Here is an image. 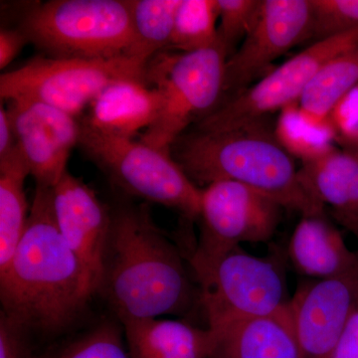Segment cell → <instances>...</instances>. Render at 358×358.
I'll list each match as a JSON object with an SVG mask.
<instances>
[{
  "mask_svg": "<svg viewBox=\"0 0 358 358\" xmlns=\"http://www.w3.org/2000/svg\"><path fill=\"white\" fill-rule=\"evenodd\" d=\"M110 208L98 293L120 322L187 315L200 308L187 257L155 224L148 205L121 202Z\"/></svg>",
  "mask_w": 358,
  "mask_h": 358,
  "instance_id": "obj_1",
  "label": "cell"
},
{
  "mask_svg": "<svg viewBox=\"0 0 358 358\" xmlns=\"http://www.w3.org/2000/svg\"><path fill=\"white\" fill-rule=\"evenodd\" d=\"M96 293L88 271L58 229L53 188L36 185L24 233L0 271L1 313L25 333H58Z\"/></svg>",
  "mask_w": 358,
  "mask_h": 358,
  "instance_id": "obj_2",
  "label": "cell"
},
{
  "mask_svg": "<svg viewBox=\"0 0 358 358\" xmlns=\"http://www.w3.org/2000/svg\"><path fill=\"white\" fill-rule=\"evenodd\" d=\"M169 152L199 188L234 181L301 216L324 213V207L303 189L294 157L277 140L268 119L218 133L188 129Z\"/></svg>",
  "mask_w": 358,
  "mask_h": 358,
  "instance_id": "obj_3",
  "label": "cell"
},
{
  "mask_svg": "<svg viewBox=\"0 0 358 358\" xmlns=\"http://www.w3.org/2000/svg\"><path fill=\"white\" fill-rule=\"evenodd\" d=\"M20 27L50 57L133 56L131 0H50L28 9Z\"/></svg>",
  "mask_w": 358,
  "mask_h": 358,
  "instance_id": "obj_4",
  "label": "cell"
},
{
  "mask_svg": "<svg viewBox=\"0 0 358 358\" xmlns=\"http://www.w3.org/2000/svg\"><path fill=\"white\" fill-rule=\"evenodd\" d=\"M227 52L220 42L192 52L157 54L148 61L145 83L157 89L159 114L141 141L159 150L169 148L203 117L219 107L223 98Z\"/></svg>",
  "mask_w": 358,
  "mask_h": 358,
  "instance_id": "obj_5",
  "label": "cell"
},
{
  "mask_svg": "<svg viewBox=\"0 0 358 358\" xmlns=\"http://www.w3.org/2000/svg\"><path fill=\"white\" fill-rule=\"evenodd\" d=\"M79 147L127 194L178 211L185 225L199 219L201 188L171 152L141 140L102 133L84 121Z\"/></svg>",
  "mask_w": 358,
  "mask_h": 358,
  "instance_id": "obj_6",
  "label": "cell"
},
{
  "mask_svg": "<svg viewBox=\"0 0 358 358\" xmlns=\"http://www.w3.org/2000/svg\"><path fill=\"white\" fill-rule=\"evenodd\" d=\"M193 275L208 329L271 317L288 310L291 303L286 268L277 251L258 257L238 247Z\"/></svg>",
  "mask_w": 358,
  "mask_h": 358,
  "instance_id": "obj_7",
  "label": "cell"
},
{
  "mask_svg": "<svg viewBox=\"0 0 358 358\" xmlns=\"http://www.w3.org/2000/svg\"><path fill=\"white\" fill-rule=\"evenodd\" d=\"M147 65L129 55L106 59L36 56L0 76V96L7 102L46 103L78 119L110 84L145 80Z\"/></svg>",
  "mask_w": 358,
  "mask_h": 358,
  "instance_id": "obj_8",
  "label": "cell"
},
{
  "mask_svg": "<svg viewBox=\"0 0 358 358\" xmlns=\"http://www.w3.org/2000/svg\"><path fill=\"white\" fill-rule=\"evenodd\" d=\"M285 210L264 193L234 181H216L201 188L199 236L187 257L193 274L241 244L270 241Z\"/></svg>",
  "mask_w": 358,
  "mask_h": 358,
  "instance_id": "obj_9",
  "label": "cell"
},
{
  "mask_svg": "<svg viewBox=\"0 0 358 358\" xmlns=\"http://www.w3.org/2000/svg\"><path fill=\"white\" fill-rule=\"evenodd\" d=\"M358 44V29L313 42L273 69L257 84L230 99L194 124L192 129L218 133L268 119L300 102L308 85L327 62Z\"/></svg>",
  "mask_w": 358,
  "mask_h": 358,
  "instance_id": "obj_10",
  "label": "cell"
},
{
  "mask_svg": "<svg viewBox=\"0 0 358 358\" xmlns=\"http://www.w3.org/2000/svg\"><path fill=\"white\" fill-rule=\"evenodd\" d=\"M312 18L310 0H263L255 25L226 61L221 103L262 79L275 59L310 39Z\"/></svg>",
  "mask_w": 358,
  "mask_h": 358,
  "instance_id": "obj_11",
  "label": "cell"
},
{
  "mask_svg": "<svg viewBox=\"0 0 358 358\" xmlns=\"http://www.w3.org/2000/svg\"><path fill=\"white\" fill-rule=\"evenodd\" d=\"M358 296V262L345 274L308 280L289 303L298 358H336Z\"/></svg>",
  "mask_w": 358,
  "mask_h": 358,
  "instance_id": "obj_12",
  "label": "cell"
},
{
  "mask_svg": "<svg viewBox=\"0 0 358 358\" xmlns=\"http://www.w3.org/2000/svg\"><path fill=\"white\" fill-rule=\"evenodd\" d=\"M16 145L36 185L53 188L66 171L73 148L79 145L81 122L57 108L34 101L8 102Z\"/></svg>",
  "mask_w": 358,
  "mask_h": 358,
  "instance_id": "obj_13",
  "label": "cell"
},
{
  "mask_svg": "<svg viewBox=\"0 0 358 358\" xmlns=\"http://www.w3.org/2000/svg\"><path fill=\"white\" fill-rule=\"evenodd\" d=\"M53 209L61 235L83 263L98 293L112 208L81 178L66 171L53 187Z\"/></svg>",
  "mask_w": 358,
  "mask_h": 358,
  "instance_id": "obj_14",
  "label": "cell"
},
{
  "mask_svg": "<svg viewBox=\"0 0 358 358\" xmlns=\"http://www.w3.org/2000/svg\"><path fill=\"white\" fill-rule=\"evenodd\" d=\"M287 256L294 270L308 280L333 279L358 262V250L348 248L324 213L301 216L289 239Z\"/></svg>",
  "mask_w": 358,
  "mask_h": 358,
  "instance_id": "obj_15",
  "label": "cell"
},
{
  "mask_svg": "<svg viewBox=\"0 0 358 358\" xmlns=\"http://www.w3.org/2000/svg\"><path fill=\"white\" fill-rule=\"evenodd\" d=\"M160 106L159 92L145 80H121L96 96L84 122L102 133L134 138L154 124Z\"/></svg>",
  "mask_w": 358,
  "mask_h": 358,
  "instance_id": "obj_16",
  "label": "cell"
},
{
  "mask_svg": "<svg viewBox=\"0 0 358 358\" xmlns=\"http://www.w3.org/2000/svg\"><path fill=\"white\" fill-rule=\"evenodd\" d=\"M131 358H208L215 334L187 320L143 319L121 322Z\"/></svg>",
  "mask_w": 358,
  "mask_h": 358,
  "instance_id": "obj_17",
  "label": "cell"
},
{
  "mask_svg": "<svg viewBox=\"0 0 358 358\" xmlns=\"http://www.w3.org/2000/svg\"><path fill=\"white\" fill-rule=\"evenodd\" d=\"M212 331L215 341L208 358H298L289 307L271 317L239 320Z\"/></svg>",
  "mask_w": 358,
  "mask_h": 358,
  "instance_id": "obj_18",
  "label": "cell"
},
{
  "mask_svg": "<svg viewBox=\"0 0 358 358\" xmlns=\"http://www.w3.org/2000/svg\"><path fill=\"white\" fill-rule=\"evenodd\" d=\"M303 189L317 203L333 209L339 224L358 211V159L334 148L299 169Z\"/></svg>",
  "mask_w": 358,
  "mask_h": 358,
  "instance_id": "obj_19",
  "label": "cell"
},
{
  "mask_svg": "<svg viewBox=\"0 0 358 358\" xmlns=\"http://www.w3.org/2000/svg\"><path fill=\"white\" fill-rule=\"evenodd\" d=\"M30 176L20 148L0 157V271L6 267L29 218L25 180Z\"/></svg>",
  "mask_w": 358,
  "mask_h": 358,
  "instance_id": "obj_20",
  "label": "cell"
},
{
  "mask_svg": "<svg viewBox=\"0 0 358 358\" xmlns=\"http://www.w3.org/2000/svg\"><path fill=\"white\" fill-rule=\"evenodd\" d=\"M358 85V44L331 59L308 85L298 103L308 121L324 122L334 106Z\"/></svg>",
  "mask_w": 358,
  "mask_h": 358,
  "instance_id": "obj_21",
  "label": "cell"
},
{
  "mask_svg": "<svg viewBox=\"0 0 358 358\" xmlns=\"http://www.w3.org/2000/svg\"><path fill=\"white\" fill-rule=\"evenodd\" d=\"M181 0H131L134 31L131 55L148 62L169 50Z\"/></svg>",
  "mask_w": 358,
  "mask_h": 358,
  "instance_id": "obj_22",
  "label": "cell"
},
{
  "mask_svg": "<svg viewBox=\"0 0 358 358\" xmlns=\"http://www.w3.org/2000/svg\"><path fill=\"white\" fill-rule=\"evenodd\" d=\"M274 128L275 138L282 147L301 164L317 159L336 148V134L329 119L319 124L308 121L301 114L298 103L280 112Z\"/></svg>",
  "mask_w": 358,
  "mask_h": 358,
  "instance_id": "obj_23",
  "label": "cell"
},
{
  "mask_svg": "<svg viewBox=\"0 0 358 358\" xmlns=\"http://www.w3.org/2000/svg\"><path fill=\"white\" fill-rule=\"evenodd\" d=\"M217 0H181L169 50L192 52L218 42Z\"/></svg>",
  "mask_w": 358,
  "mask_h": 358,
  "instance_id": "obj_24",
  "label": "cell"
},
{
  "mask_svg": "<svg viewBox=\"0 0 358 358\" xmlns=\"http://www.w3.org/2000/svg\"><path fill=\"white\" fill-rule=\"evenodd\" d=\"M53 358H131L124 329L113 322H103L65 346Z\"/></svg>",
  "mask_w": 358,
  "mask_h": 358,
  "instance_id": "obj_25",
  "label": "cell"
},
{
  "mask_svg": "<svg viewBox=\"0 0 358 358\" xmlns=\"http://www.w3.org/2000/svg\"><path fill=\"white\" fill-rule=\"evenodd\" d=\"M217 4L218 41L229 58L255 25L263 0H217Z\"/></svg>",
  "mask_w": 358,
  "mask_h": 358,
  "instance_id": "obj_26",
  "label": "cell"
},
{
  "mask_svg": "<svg viewBox=\"0 0 358 358\" xmlns=\"http://www.w3.org/2000/svg\"><path fill=\"white\" fill-rule=\"evenodd\" d=\"M310 6L313 41L358 29V0H310Z\"/></svg>",
  "mask_w": 358,
  "mask_h": 358,
  "instance_id": "obj_27",
  "label": "cell"
},
{
  "mask_svg": "<svg viewBox=\"0 0 358 358\" xmlns=\"http://www.w3.org/2000/svg\"><path fill=\"white\" fill-rule=\"evenodd\" d=\"M329 119L343 150L358 148V85L338 101Z\"/></svg>",
  "mask_w": 358,
  "mask_h": 358,
  "instance_id": "obj_28",
  "label": "cell"
},
{
  "mask_svg": "<svg viewBox=\"0 0 358 358\" xmlns=\"http://www.w3.org/2000/svg\"><path fill=\"white\" fill-rule=\"evenodd\" d=\"M25 331L1 313L0 315V358H29Z\"/></svg>",
  "mask_w": 358,
  "mask_h": 358,
  "instance_id": "obj_29",
  "label": "cell"
},
{
  "mask_svg": "<svg viewBox=\"0 0 358 358\" xmlns=\"http://www.w3.org/2000/svg\"><path fill=\"white\" fill-rule=\"evenodd\" d=\"M28 43H30L29 39L20 26L2 28L0 31V69H6Z\"/></svg>",
  "mask_w": 358,
  "mask_h": 358,
  "instance_id": "obj_30",
  "label": "cell"
},
{
  "mask_svg": "<svg viewBox=\"0 0 358 358\" xmlns=\"http://www.w3.org/2000/svg\"><path fill=\"white\" fill-rule=\"evenodd\" d=\"M336 358H358V296L339 341Z\"/></svg>",
  "mask_w": 358,
  "mask_h": 358,
  "instance_id": "obj_31",
  "label": "cell"
},
{
  "mask_svg": "<svg viewBox=\"0 0 358 358\" xmlns=\"http://www.w3.org/2000/svg\"><path fill=\"white\" fill-rule=\"evenodd\" d=\"M16 148V136L7 108H0V157L10 154Z\"/></svg>",
  "mask_w": 358,
  "mask_h": 358,
  "instance_id": "obj_32",
  "label": "cell"
},
{
  "mask_svg": "<svg viewBox=\"0 0 358 358\" xmlns=\"http://www.w3.org/2000/svg\"><path fill=\"white\" fill-rule=\"evenodd\" d=\"M343 227L358 236V211L341 223Z\"/></svg>",
  "mask_w": 358,
  "mask_h": 358,
  "instance_id": "obj_33",
  "label": "cell"
},
{
  "mask_svg": "<svg viewBox=\"0 0 358 358\" xmlns=\"http://www.w3.org/2000/svg\"><path fill=\"white\" fill-rule=\"evenodd\" d=\"M346 152H350V154L355 155V157H357L358 159V148H355V150H346Z\"/></svg>",
  "mask_w": 358,
  "mask_h": 358,
  "instance_id": "obj_34",
  "label": "cell"
}]
</instances>
